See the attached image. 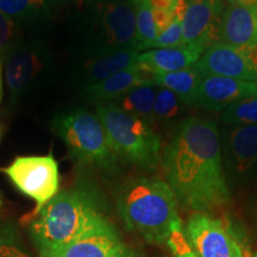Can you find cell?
Instances as JSON below:
<instances>
[{"mask_svg":"<svg viewBox=\"0 0 257 257\" xmlns=\"http://www.w3.org/2000/svg\"><path fill=\"white\" fill-rule=\"evenodd\" d=\"M219 42L257 48V4L227 6L221 16Z\"/></svg>","mask_w":257,"mask_h":257,"instance_id":"cell-14","label":"cell"},{"mask_svg":"<svg viewBox=\"0 0 257 257\" xmlns=\"http://www.w3.org/2000/svg\"><path fill=\"white\" fill-rule=\"evenodd\" d=\"M106 221L95 195L78 187L51 199L32 218L30 232L41 253L59 249Z\"/></svg>","mask_w":257,"mask_h":257,"instance_id":"cell-3","label":"cell"},{"mask_svg":"<svg viewBox=\"0 0 257 257\" xmlns=\"http://www.w3.org/2000/svg\"><path fill=\"white\" fill-rule=\"evenodd\" d=\"M93 36V44L99 55L135 46V6L127 2H113L99 5Z\"/></svg>","mask_w":257,"mask_h":257,"instance_id":"cell-8","label":"cell"},{"mask_svg":"<svg viewBox=\"0 0 257 257\" xmlns=\"http://www.w3.org/2000/svg\"><path fill=\"white\" fill-rule=\"evenodd\" d=\"M167 244H168L170 251L174 257H199L192 249L182 226L176 227L170 233L168 239H167Z\"/></svg>","mask_w":257,"mask_h":257,"instance_id":"cell-25","label":"cell"},{"mask_svg":"<svg viewBox=\"0 0 257 257\" xmlns=\"http://www.w3.org/2000/svg\"><path fill=\"white\" fill-rule=\"evenodd\" d=\"M205 50L204 47L194 44L157 48L140 54L137 63L153 75H163L195 66Z\"/></svg>","mask_w":257,"mask_h":257,"instance_id":"cell-15","label":"cell"},{"mask_svg":"<svg viewBox=\"0 0 257 257\" xmlns=\"http://www.w3.org/2000/svg\"><path fill=\"white\" fill-rule=\"evenodd\" d=\"M253 257H257V253H255V255H253Z\"/></svg>","mask_w":257,"mask_h":257,"instance_id":"cell-39","label":"cell"},{"mask_svg":"<svg viewBox=\"0 0 257 257\" xmlns=\"http://www.w3.org/2000/svg\"><path fill=\"white\" fill-rule=\"evenodd\" d=\"M0 136H2V125H0Z\"/></svg>","mask_w":257,"mask_h":257,"instance_id":"cell-37","label":"cell"},{"mask_svg":"<svg viewBox=\"0 0 257 257\" xmlns=\"http://www.w3.org/2000/svg\"><path fill=\"white\" fill-rule=\"evenodd\" d=\"M5 79L11 100L16 101L43 69L44 61L36 44L16 42L4 54Z\"/></svg>","mask_w":257,"mask_h":257,"instance_id":"cell-11","label":"cell"},{"mask_svg":"<svg viewBox=\"0 0 257 257\" xmlns=\"http://www.w3.org/2000/svg\"><path fill=\"white\" fill-rule=\"evenodd\" d=\"M154 22H155L157 34H163L170 25H172L174 19L176 18L175 10L174 11H165V10H153Z\"/></svg>","mask_w":257,"mask_h":257,"instance_id":"cell-28","label":"cell"},{"mask_svg":"<svg viewBox=\"0 0 257 257\" xmlns=\"http://www.w3.org/2000/svg\"><path fill=\"white\" fill-rule=\"evenodd\" d=\"M221 120L234 125H257V93L229 106Z\"/></svg>","mask_w":257,"mask_h":257,"instance_id":"cell-23","label":"cell"},{"mask_svg":"<svg viewBox=\"0 0 257 257\" xmlns=\"http://www.w3.org/2000/svg\"><path fill=\"white\" fill-rule=\"evenodd\" d=\"M2 170L19 192L36 202L30 213L31 219L59 194V165L51 153L43 156H17Z\"/></svg>","mask_w":257,"mask_h":257,"instance_id":"cell-6","label":"cell"},{"mask_svg":"<svg viewBox=\"0 0 257 257\" xmlns=\"http://www.w3.org/2000/svg\"><path fill=\"white\" fill-rule=\"evenodd\" d=\"M182 102L174 93L169 89L161 88L156 92L155 102H154L153 114L154 123L159 121L162 124H169L181 114Z\"/></svg>","mask_w":257,"mask_h":257,"instance_id":"cell-22","label":"cell"},{"mask_svg":"<svg viewBox=\"0 0 257 257\" xmlns=\"http://www.w3.org/2000/svg\"><path fill=\"white\" fill-rule=\"evenodd\" d=\"M96 115L115 156L142 169H153L159 165L161 140L150 125L115 104L100 105Z\"/></svg>","mask_w":257,"mask_h":257,"instance_id":"cell-4","label":"cell"},{"mask_svg":"<svg viewBox=\"0 0 257 257\" xmlns=\"http://www.w3.org/2000/svg\"><path fill=\"white\" fill-rule=\"evenodd\" d=\"M227 162L238 176H248L257 167V125H237L224 138Z\"/></svg>","mask_w":257,"mask_h":257,"instance_id":"cell-16","label":"cell"},{"mask_svg":"<svg viewBox=\"0 0 257 257\" xmlns=\"http://www.w3.org/2000/svg\"><path fill=\"white\" fill-rule=\"evenodd\" d=\"M51 2H60V0H51Z\"/></svg>","mask_w":257,"mask_h":257,"instance_id":"cell-38","label":"cell"},{"mask_svg":"<svg viewBox=\"0 0 257 257\" xmlns=\"http://www.w3.org/2000/svg\"><path fill=\"white\" fill-rule=\"evenodd\" d=\"M155 98L156 91L154 88V85H147L127 92L126 94L118 98V102H114V104L120 110L140 118L153 127V125L155 124L153 114Z\"/></svg>","mask_w":257,"mask_h":257,"instance_id":"cell-20","label":"cell"},{"mask_svg":"<svg viewBox=\"0 0 257 257\" xmlns=\"http://www.w3.org/2000/svg\"><path fill=\"white\" fill-rule=\"evenodd\" d=\"M231 5H256L257 0H226Z\"/></svg>","mask_w":257,"mask_h":257,"instance_id":"cell-32","label":"cell"},{"mask_svg":"<svg viewBox=\"0 0 257 257\" xmlns=\"http://www.w3.org/2000/svg\"><path fill=\"white\" fill-rule=\"evenodd\" d=\"M136 9V40L135 46L140 50L153 47L157 36L156 25L154 22L153 9L147 2H141L134 5Z\"/></svg>","mask_w":257,"mask_h":257,"instance_id":"cell-21","label":"cell"},{"mask_svg":"<svg viewBox=\"0 0 257 257\" xmlns=\"http://www.w3.org/2000/svg\"><path fill=\"white\" fill-rule=\"evenodd\" d=\"M54 130L76 162L102 169L114 166L117 156L98 115L87 111L60 115L54 121Z\"/></svg>","mask_w":257,"mask_h":257,"instance_id":"cell-5","label":"cell"},{"mask_svg":"<svg viewBox=\"0 0 257 257\" xmlns=\"http://www.w3.org/2000/svg\"><path fill=\"white\" fill-rule=\"evenodd\" d=\"M194 67L202 78L223 76L257 82V48L214 42L206 48Z\"/></svg>","mask_w":257,"mask_h":257,"instance_id":"cell-9","label":"cell"},{"mask_svg":"<svg viewBox=\"0 0 257 257\" xmlns=\"http://www.w3.org/2000/svg\"><path fill=\"white\" fill-rule=\"evenodd\" d=\"M202 82L201 74L195 67L179 70V72L155 75V83L162 88L169 89L188 106L198 105L199 89Z\"/></svg>","mask_w":257,"mask_h":257,"instance_id":"cell-19","label":"cell"},{"mask_svg":"<svg viewBox=\"0 0 257 257\" xmlns=\"http://www.w3.org/2000/svg\"><path fill=\"white\" fill-rule=\"evenodd\" d=\"M141 2H147V0H130V3L133 5H136V4H138V3H141Z\"/></svg>","mask_w":257,"mask_h":257,"instance_id":"cell-35","label":"cell"},{"mask_svg":"<svg viewBox=\"0 0 257 257\" xmlns=\"http://www.w3.org/2000/svg\"><path fill=\"white\" fill-rule=\"evenodd\" d=\"M223 12V0H200L187 4L181 17L182 44H194L206 49L219 41Z\"/></svg>","mask_w":257,"mask_h":257,"instance_id":"cell-10","label":"cell"},{"mask_svg":"<svg viewBox=\"0 0 257 257\" xmlns=\"http://www.w3.org/2000/svg\"><path fill=\"white\" fill-rule=\"evenodd\" d=\"M179 0H147L153 10H165V11H174Z\"/></svg>","mask_w":257,"mask_h":257,"instance_id":"cell-30","label":"cell"},{"mask_svg":"<svg viewBox=\"0 0 257 257\" xmlns=\"http://www.w3.org/2000/svg\"><path fill=\"white\" fill-rule=\"evenodd\" d=\"M117 210L126 229L148 243H167L170 233L182 226L174 192L156 178L125 182L118 192Z\"/></svg>","mask_w":257,"mask_h":257,"instance_id":"cell-2","label":"cell"},{"mask_svg":"<svg viewBox=\"0 0 257 257\" xmlns=\"http://www.w3.org/2000/svg\"><path fill=\"white\" fill-rule=\"evenodd\" d=\"M44 6V0H0V11L15 21H28L37 17Z\"/></svg>","mask_w":257,"mask_h":257,"instance_id":"cell-24","label":"cell"},{"mask_svg":"<svg viewBox=\"0 0 257 257\" xmlns=\"http://www.w3.org/2000/svg\"><path fill=\"white\" fill-rule=\"evenodd\" d=\"M3 93H4L3 92V63H2V57H0V102L3 100Z\"/></svg>","mask_w":257,"mask_h":257,"instance_id":"cell-33","label":"cell"},{"mask_svg":"<svg viewBox=\"0 0 257 257\" xmlns=\"http://www.w3.org/2000/svg\"><path fill=\"white\" fill-rule=\"evenodd\" d=\"M257 93V82L223 76L202 78L198 105L210 111L226 110L234 102Z\"/></svg>","mask_w":257,"mask_h":257,"instance_id":"cell-13","label":"cell"},{"mask_svg":"<svg viewBox=\"0 0 257 257\" xmlns=\"http://www.w3.org/2000/svg\"><path fill=\"white\" fill-rule=\"evenodd\" d=\"M147 85H156L155 75L144 70L140 64L117 73L95 85L86 87L85 92L93 101L105 102L120 98L133 89Z\"/></svg>","mask_w":257,"mask_h":257,"instance_id":"cell-17","label":"cell"},{"mask_svg":"<svg viewBox=\"0 0 257 257\" xmlns=\"http://www.w3.org/2000/svg\"><path fill=\"white\" fill-rule=\"evenodd\" d=\"M140 51L136 46H131L89 60L83 70L86 87L136 66Z\"/></svg>","mask_w":257,"mask_h":257,"instance_id":"cell-18","label":"cell"},{"mask_svg":"<svg viewBox=\"0 0 257 257\" xmlns=\"http://www.w3.org/2000/svg\"><path fill=\"white\" fill-rule=\"evenodd\" d=\"M0 257H29L15 244L0 242Z\"/></svg>","mask_w":257,"mask_h":257,"instance_id":"cell-29","label":"cell"},{"mask_svg":"<svg viewBox=\"0 0 257 257\" xmlns=\"http://www.w3.org/2000/svg\"><path fill=\"white\" fill-rule=\"evenodd\" d=\"M244 257H253V255L249 249H245V251H244Z\"/></svg>","mask_w":257,"mask_h":257,"instance_id":"cell-34","label":"cell"},{"mask_svg":"<svg viewBox=\"0 0 257 257\" xmlns=\"http://www.w3.org/2000/svg\"><path fill=\"white\" fill-rule=\"evenodd\" d=\"M17 36V24L15 19L8 17L0 11V55H4L16 42Z\"/></svg>","mask_w":257,"mask_h":257,"instance_id":"cell-27","label":"cell"},{"mask_svg":"<svg viewBox=\"0 0 257 257\" xmlns=\"http://www.w3.org/2000/svg\"><path fill=\"white\" fill-rule=\"evenodd\" d=\"M176 15V14H175ZM184 46L182 44V30H181V17L176 15L172 25L167 30L157 36L154 48H174Z\"/></svg>","mask_w":257,"mask_h":257,"instance_id":"cell-26","label":"cell"},{"mask_svg":"<svg viewBox=\"0 0 257 257\" xmlns=\"http://www.w3.org/2000/svg\"><path fill=\"white\" fill-rule=\"evenodd\" d=\"M111 257H144V256L141 252L136 251V250H134L133 248H130V246L123 243L119 248L115 250L114 253Z\"/></svg>","mask_w":257,"mask_h":257,"instance_id":"cell-31","label":"cell"},{"mask_svg":"<svg viewBox=\"0 0 257 257\" xmlns=\"http://www.w3.org/2000/svg\"><path fill=\"white\" fill-rule=\"evenodd\" d=\"M184 232L199 257H244L245 249L233 227L223 218L194 212L189 216Z\"/></svg>","mask_w":257,"mask_h":257,"instance_id":"cell-7","label":"cell"},{"mask_svg":"<svg viewBox=\"0 0 257 257\" xmlns=\"http://www.w3.org/2000/svg\"><path fill=\"white\" fill-rule=\"evenodd\" d=\"M186 4H191V3H195V2H200V0H184Z\"/></svg>","mask_w":257,"mask_h":257,"instance_id":"cell-36","label":"cell"},{"mask_svg":"<svg viewBox=\"0 0 257 257\" xmlns=\"http://www.w3.org/2000/svg\"><path fill=\"white\" fill-rule=\"evenodd\" d=\"M121 244L119 234L107 220L59 249L41 252L40 257H111Z\"/></svg>","mask_w":257,"mask_h":257,"instance_id":"cell-12","label":"cell"},{"mask_svg":"<svg viewBox=\"0 0 257 257\" xmlns=\"http://www.w3.org/2000/svg\"><path fill=\"white\" fill-rule=\"evenodd\" d=\"M161 163L166 182L187 210L211 213L230 204L219 131L213 120L191 117L182 121Z\"/></svg>","mask_w":257,"mask_h":257,"instance_id":"cell-1","label":"cell"}]
</instances>
